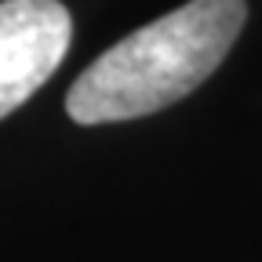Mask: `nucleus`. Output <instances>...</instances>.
I'll use <instances>...</instances> for the list:
<instances>
[{"mask_svg":"<svg viewBox=\"0 0 262 262\" xmlns=\"http://www.w3.org/2000/svg\"><path fill=\"white\" fill-rule=\"evenodd\" d=\"M248 0H189L102 51L73 80L66 113L77 124L149 117L201 88L237 44Z\"/></svg>","mask_w":262,"mask_h":262,"instance_id":"1","label":"nucleus"},{"mask_svg":"<svg viewBox=\"0 0 262 262\" xmlns=\"http://www.w3.org/2000/svg\"><path fill=\"white\" fill-rule=\"evenodd\" d=\"M70 37L73 18L58 0H0V120L48 84Z\"/></svg>","mask_w":262,"mask_h":262,"instance_id":"2","label":"nucleus"}]
</instances>
